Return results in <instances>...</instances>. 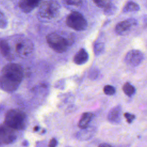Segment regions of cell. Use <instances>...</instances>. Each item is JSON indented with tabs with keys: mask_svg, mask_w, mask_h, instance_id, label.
<instances>
[{
	"mask_svg": "<svg viewBox=\"0 0 147 147\" xmlns=\"http://www.w3.org/2000/svg\"><path fill=\"white\" fill-rule=\"evenodd\" d=\"M103 92L106 95H113L115 93V88L111 85H106L103 88Z\"/></svg>",
	"mask_w": 147,
	"mask_h": 147,
	"instance_id": "18",
	"label": "cell"
},
{
	"mask_svg": "<svg viewBox=\"0 0 147 147\" xmlns=\"http://www.w3.org/2000/svg\"><path fill=\"white\" fill-rule=\"evenodd\" d=\"M103 9L105 14L108 16L113 14L116 11V7L111 2H107Z\"/></svg>",
	"mask_w": 147,
	"mask_h": 147,
	"instance_id": "16",
	"label": "cell"
},
{
	"mask_svg": "<svg viewBox=\"0 0 147 147\" xmlns=\"http://www.w3.org/2000/svg\"><path fill=\"white\" fill-rule=\"evenodd\" d=\"M39 3L37 0H21L19 6L22 11L25 13H29L37 7Z\"/></svg>",
	"mask_w": 147,
	"mask_h": 147,
	"instance_id": "11",
	"label": "cell"
},
{
	"mask_svg": "<svg viewBox=\"0 0 147 147\" xmlns=\"http://www.w3.org/2000/svg\"><path fill=\"white\" fill-rule=\"evenodd\" d=\"M49 46L58 53L65 52L74 42V37L67 32H53L47 36Z\"/></svg>",
	"mask_w": 147,
	"mask_h": 147,
	"instance_id": "3",
	"label": "cell"
},
{
	"mask_svg": "<svg viewBox=\"0 0 147 147\" xmlns=\"http://www.w3.org/2000/svg\"><path fill=\"white\" fill-rule=\"evenodd\" d=\"M137 24V20L134 18H129L122 21L116 25L115 28V33L119 36L126 35Z\"/></svg>",
	"mask_w": 147,
	"mask_h": 147,
	"instance_id": "8",
	"label": "cell"
},
{
	"mask_svg": "<svg viewBox=\"0 0 147 147\" xmlns=\"http://www.w3.org/2000/svg\"><path fill=\"white\" fill-rule=\"evenodd\" d=\"M92 117L93 114L91 113L87 112L83 113L79 121L78 126L82 129H86L88 126V125L91 122Z\"/></svg>",
	"mask_w": 147,
	"mask_h": 147,
	"instance_id": "13",
	"label": "cell"
},
{
	"mask_svg": "<svg viewBox=\"0 0 147 147\" xmlns=\"http://www.w3.org/2000/svg\"><path fill=\"white\" fill-rule=\"evenodd\" d=\"M7 20L3 13L0 11V28H5L7 26Z\"/></svg>",
	"mask_w": 147,
	"mask_h": 147,
	"instance_id": "19",
	"label": "cell"
},
{
	"mask_svg": "<svg viewBox=\"0 0 147 147\" xmlns=\"http://www.w3.org/2000/svg\"><path fill=\"white\" fill-rule=\"evenodd\" d=\"M144 59L143 53L139 50L133 49L129 51L125 57V63L131 67H137L142 61Z\"/></svg>",
	"mask_w": 147,
	"mask_h": 147,
	"instance_id": "9",
	"label": "cell"
},
{
	"mask_svg": "<svg viewBox=\"0 0 147 147\" xmlns=\"http://www.w3.org/2000/svg\"><path fill=\"white\" fill-rule=\"evenodd\" d=\"M57 145V141L55 138H52L51 141H50V142H49V146L50 147H55Z\"/></svg>",
	"mask_w": 147,
	"mask_h": 147,
	"instance_id": "23",
	"label": "cell"
},
{
	"mask_svg": "<svg viewBox=\"0 0 147 147\" xmlns=\"http://www.w3.org/2000/svg\"><path fill=\"white\" fill-rule=\"evenodd\" d=\"M105 50V44L102 42H96L94 45V51L96 55H99Z\"/></svg>",
	"mask_w": 147,
	"mask_h": 147,
	"instance_id": "17",
	"label": "cell"
},
{
	"mask_svg": "<svg viewBox=\"0 0 147 147\" xmlns=\"http://www.w3.org/2000/svg\"><path fill=\"white\" fill-rule=\"evenodd\" d=\"M123 92L128 96H133L136 92L135 87L129 82L125 83L122 87Z\"/></svg>",
	"mask_w": 147,
	"mask_h": 147,
	"instance_id": "14",
	"label": "cell"
},
{
	"mask_svg": "<svg viewBox=\"0 0 147 147\" xmlns=\"http://www.w3.org/2000/svg\"><path fill=\"white\" fill-rule=\"evenodd\" d=\"M24 77L21 65L10 63L3 67L0 74V87L6 92H13L19 87Z\"/></svg>",
	"mask_w": 147,
	"mask_h": 147,
	"instance_id": "1",
	"label": "cell"
},
{
	"mask_svg": "<svg viewBox=\"0 0 147 147\" xmlns=\"http://www.w3.org/2000/svg\"><path fill=\"white\" fill-rule=\"evenodd\" d=\"M66 23L69 27L77 31L84 30L87 26L86 19L82 14L78 11L71 13L67 18Z\"/></svg>",
	"mask_w": 147,
	"mask_h": 147,
	"instance_id": "6",
	"label": "cell"
},
{
	"mask_svg": "<svg viewBox=\"0 0 147 147\" xmlns=\"http://www.w3.org/2000/svg\"><path fill=\"white\" fill-rule=\"evenodd\" d=\"M140 6L139 5L134 2H129L124 7L123 11L124 12H131V11H136L139 10Z\"/></svg>",
	"mask_w": 147,
	"mask_h": 147,
	"instance_id": "15",
	"label": "cell"
},
{
	"mask_svg": "<svg viewBox=\"0 0 147 147\" xmlns=\"http://www.w3.org/2000/svg\"><path fill=\"white\" fill-rule=\"evenodd\" d=\"M88 54L83 48L80 49L75 55L74 61L78 65H82L86 63L88 60Z\"/></svg>",
	"mask_w": 147,
	"mask_h": 147,
	"instance_id": "12",
	"label": "cell"
},
{
	"mask_svg": "<svg viewBox=\"0 0 147 147\" xmlns=\"http://www.w3.org/2000/svg\"><path fill=\"white\" fill-rule=\"evenodd\" d=\"M60 10L59 3L54 0L42 2L38 9L39 16L44 19L51 20L57 16Z\"/></svg>",
	"mask_w": 147,
	"mask_h": 147,
	"instance_id": "5",
	"label": "cell"
},
{
	"mask_svg": "<svg viewBox=\"0 0 147 147\" xmlns=\"http://www.w3.org/2000/svg\"><path fill=\"white\" fill-rule=\"evenodd\" d=\"M122 107L121 105H117L112 108L107 115L108 120L113 123H118L121 121Z\"/></svg>",
	"mask_w": 147,
	"mask_h": 147,
	"instance_id": "10",
	"label": "cell"
},
{
	"mask_svg": "<svg viewBox=\"0 0 147 147\" xmlns=\"http://www.w3.org/2000/svg\"><path fill=\"white\" fill-rule=\"evenodd\" d=\"M64 3L68 5L80 6L82 4L81 0H63Z\"/></svg>",
	"mask_w": 147,
	"mask_h": 147,
	"instance_id": "20",
	"label": "cell"
},
{
	"mask_svg": "<svg viewBox=\"0 0 147 147\" xmlns=\"http://www.w3.org/2000/svg\"><path fill=\"white\" fill-rule=\"evenodd\" d=\"M111 145L109 144H106V143H104V144H102L100 145H99V146H111Z\"/></svg>",
	"mask_w": 147,
	"mask_h": 147,
	"instance_id": "25",
	"label": "cell"
},
{
	"mask_svg": "<svg viewBox=\"0 0 147 147\" xmlns=\"http://www.w3.org/2000/svg\"><path fill=\"white\" fill-rule=\"evenodd\" d=\"M6 40L9 51L7 60H12L16 56L24 58L29 55L33 49L32 41L25 37L16 36Z\"/></svg>",
	"mask_w": 147,
	"mask_h": 147,
	"instance_id": "2",
	"label": "cell"
},
{
	"mask_svg": "<svg viewBox=\"0 0 147 147\" xmlns=\"http://www.w3.org/2000/svg\"><path fill=\"white\" fill-rule=\"evenodd\" d=\"M93 1L97 6L102 8H103L107 3L105 0H93Z\"/></svg>",
	"mask_w": 147,
	"mask_h": 147,
	"instance_id": "22",
	"label": "cell"
},
{
	"mask_svg": "<svg viewBox=\"0 0 147 147\" xmlns=\"http://www.w3.org/2000/svg\"><path fill=\"white\" fill-rule=\"evenodd\" d=\"M16 139L14 129L6 124L0 125V144H9Z\"/></svg>",
	"mask_w": 147,
	"mask_h": 147,
	"instance_id": "7",
	"label": "cell"
},
{
	"mask_svg": "<svg viewBox=\"0 0 147 147\" xmlns=\"http://www.w3.org/2000/svg\"><path fill=\"white\" fill-rule=\"evenodd\" d=\"M26 116L18 109L9 110L5 117V124L14 130L24 129L26 125Z\"/></svg>",
	"mask_w": 147,
	"mask_h": 147,
	"instance_id": "4",
	"label": "cell"
},
{
	"mask_svg": "<svg viewBox=\"0 0 147 147\" xmlns=\"http://www.w3.org/2000/svg\"><path fill=\"white\" fill-rule=\"evenodd\" d=\"M37 1H38L39 2H41V1H42V0H37Z\"/></svg>",
	"mask_w": 147,
	"mask_h": 147,
	"instance_id": "27",
	"label": "cell"
},
{
	"mask_svg": "<svg viewBox=\"0 0 147 147\" xmlns=\"http://www.w3.org/2000/svg\"><path fill=\"white\" fill-rule=\"evenodd\" d=\"M91 78H92V79H95V78H96V77L98 76V75H99V72H98V71L97 70V69H95V70H94L93 72H92V74H91Z\"/></svg>",
	"mask_w": 147,
	"mask_h": 147,
	"instance_id": "24",
	"label": "cell"
},
{
	"mask_svg": "<svg viewBox=\"0 0 147 147\" xmlns=\"http://www.w3.org/2000/svg\"><path fill=\"white\" fill-rule=\"evenodd\" d=\"M125 118L126 119V121L127 123H131L132 122L134 121L135 119V115L133 114H130L129 113H125L123 114Z\"/></svg>",
	"mask_w": 147,
	"mask_h": 147,
	"instance_id": "21",
	"label": "cell"
},
{
	"mask_svg": "<svg viewBox=\"0 0 147 147\" xmlns=\"http://www.w3.org/2000/svg\"><path fill=\"white\" fill-rule=\"evenodd\" d=\"M39 129V127L38 126H35L34 127V131H37Z\"/></svg>",
	"mask_w": 147,
	"mask_h": 147,
	"instance_id": "26",
	"label": "cell"
}]
</instances>
